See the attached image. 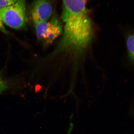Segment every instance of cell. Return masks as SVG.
Returning <instances> with one entry per match:
<instances>
[{
    "label": "cell",
    "instance_id": "1",
    "mask_svg": "<svg viewBox=\"0 0 134 134\" xmlns=\"http://www.w3.org/2000/svg\"><path fill=\"white\" fill-rule=\"evenodd\" d=\"M61 18L64 32L58 44L60 51H80L91 41L93 27L86 7V0H62Z\"/></svg>",
    "mask_w": 134,
    "mask_h": 134
},
{
    "label": "cell",
    "instance_id": "2",
    "mask_svg": "<svg viewBox=\"0 0 134 134\" xmlns=\"http://www.w3.org/2000/svg\"><path fill=\"white\" fill-rule=\"evenodd\" d=\"M26 19V0H18L11 5L0 8V20L13 29L24 27Z\"/></svg>",
    "mask_w": 134,
    "mask_h": 134
},
{
    "label": "cell",
    "instance_id": "3",
    "mask_svg": "<svg viewBox=\"0 0 134 134\" xmlns=\"http://www.w3.org/2000/svg\"><path fill=\"white\" fill-rule=\"evenodd\" d=\"M37 37L45 45H49L61 35L62 27L59 21L54 16L49 21L35 23Z\"/></svg>",
    "mask_w": 134,
    "mask_h": 134
},
{
    "label": "cell",
    "instance_id": "4",
    "mask_svg": "<svg viewBox=\"0 0 134 134\" xmlns=\"http://www.w3.org/2000/svg\"><path fill=\"white\" fill-rule=\"evenodd\" d=\"M53 11L52 5L50 0H35L31 9L34 23L47 21L51 17Z\"/></svg>",
    "mask_w": 134,
    "mask_h": 134
},
{
    "label": "cell",
    "instance_id": "5",
    "mask_svg": "<svg viewBox=\"0 0 134 134\" xmlns=\"http://www.w3.org/2000/svg\"><path fill=\"white\" fill-rule=\"evenodd\" d=\"M126 44L129 57L134 63V34L130 35L127 37Z\"/></svg>",
    "mask_w": 134,
    "mask_h": 134
},
{
    "label": "cell",
    "instance_id": "6",
    "mask_svg": "<svg viewBox=\"0 0 134 134\" xmlns=\"http://www.w3.org/2000/svg\"><path fill=\"white\" fill-rule=\"evenodd\" d=\"M18 0H0V8L6 7L11 5Z\"/></svg>",
    "mask_w": 134,
    "mask_h": 134
},
{
    "label": "cell",
    "instance_id": "7",
    "mask_svg": "<svg viewBox=\"0 0 134 134\" xmlns=\"http://www.w3.org/2000/svg\"><path fill=\"white\" fill-rule=\"evenodd\" d=\"M0 31L5 34H9V32L7 31V30L5 29L4 27L3 24L2 23L0 20Z\"/></svg>",
    "mask_w": 134,
    "mask_h": 134
},
{
    "label": "cell",
    "instance_id": "8",
    "mask_svg": "<svg viewBox=\"0 0 134 134\" xmlns=\"http://www.w3.org/2000/svg\"><path fill=\"white\" fill-rule=\"evenodd\" d=\"M10 80H7L5 79L3 77L2 74H1V73L0 72V84H2L6 82H7Z\"/></svg>",
    "mask_w": 134,
    "mask_h": 134
},
{
    "label": "cell",
    "instance_id": "9",
    "mask_svg": "<svg viewBox=\"0 0 134 134\" xmlns=\"http://www.w3.org/2000/svg\"><path fill=\"white\" fill-rule=\"evenodd\" d=\"M3 92V90L1 87H0V94L2 93Z\"/></svg>",
    "mask_w": 134,
    "mask_h": 134
}]
</instances>
